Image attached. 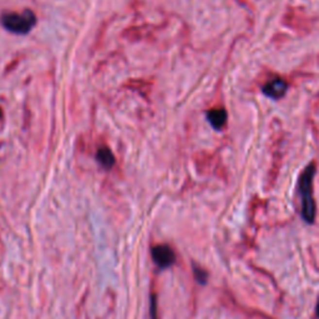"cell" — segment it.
Here are the masks:
<instances>
[{"instance_id":"obj_1","label":"cell","mask_w":319,"mask_h":319,"mask_svg":"<svg viewBox=\"0 0 319 319\" xmlns=\"http://www.w3.org/2000/svg\"><path fill=\"white\" fill-rule=\"evenodd\" d=\"M316 175V166L309 164L299 177L298 188L301 193L302 217L308 223H313L316 218V202L313 199V178Z\"/></svg>"},{"instance_id":"obj_2","label":"cell","mask_w":319,"mask_h":319,"mask_svg":"<svg viewBox=\"0 0 319 319\" xmlns=\"http://www.w3.org/2000/svg\"><path fill=\"white\" fill-rule=\"evenodd\" d=\"M1 24L9 32L15 34H28L36 24V17L32 10L21 13H8L1 17Z\"/></svg>"},{"instance_id":"obj_3","label":"cell","mask_w":319,"mask_h":319,"mask_svg":"<svg viewBox=\"0 0 319 319\" xmlns=\"http://www.w3.org/2000/svg\"><path fill=\"white\" fill-rule=\"evenodd\" d=\"M153 262L158 267L168 268L175 263V252L167 245H157L152 248Z\"/></svg>"},{"instance_id":"obj_4","label":"cell","mask_w":319,"mask_h":319,"mask_svg":"<svg viewBox=\"0 0 319 319\" xmlns=\"http://www.w3.org/2000/svg\"><path fill=\"white\" fill-rule=\"evenodd\" d=\"M288 90V85L283 79H273L272 81L267 83L263 86L262 91L266 96L270 99H274V100H278V99H282L285 95V92Z\"/></svg>"},{"instance_id":"obj_5","label":"cell","mask_w":319,"mask_h":319,"mask_svg":"<svg viewBox=\"0 0 319 319\" xmlns=\"http://www.w3.org/2000/svg\"><path fill=\"white\" fill-rule=\"evenodd\" d=\"M207 118L213 129L221 130L227 122V112L223 109H215L207 112Z\"/></svg>"},{"instance_id":"obj_6","label":"cell","mask_w":319,"mask_h":319,"mask_svg":"<svg viewBox=\"0 0 319 319\" xmlns=\"http://www.w3.org/2000/svg\"><path fill=\"white\" fill-rule=\"evenodd\" d=\"M96 158H98V161L100 162L101 166L107 168V170L111 168V167L115 165V157H114L112 152L107 149V147H101V149L98 151Z\"/></svg>"},{"instance_id":"obj_7","label":"cell","mask_w":319,"mask_h":319,"mask_svg":"<svg viewBox=\"0 0 319 319\" xmlns=\"http://www.w3.org/2000/svg\"><path fill=\"white\" fill-rule=\"evenodd\" d=\"M195 274H196V278H197V281H199V282L206 283L207 273H206L204 270H202L201 268H195Z\"/></svg>"},{"instance_id":"obj_8","label":"cell","mask_w":319,"mask_h":319,"mask_svg":"<svg viewBox=\"0 0 319 319\" xmlns=\"http://www.w3.org/2000/svg\"><path fill=\"white\" fill-rule=\"evenodd\" d=\"M317 316L319 317V301H318V303H317Z\"/></svg>"},{"instance_id":"obj_9","label":"cell","mask_w":319,"mask_h":319,"mask_svg":"<svg viewBox=\"0 0 319 319\" xmlns=\"http://www.w3.org/2000/svg\"><path fill=\"white\" fill-rule=\"evenodd\" d=\"M1 115H3V111H1V109H0V118H1Z\"/></svg>"}]
</instances>
